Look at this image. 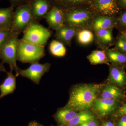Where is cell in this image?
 Masks as SVG:
<instances>
[{"instance_id": "1", "label": "cell", "mask_w": 126, "mask_h": 126, "mask_svg": "<svg viewBox=\"0 0 126 126\" xmlns=\"http://www.w3.org/2000/svg\"><path fill=\"white\" fill-rule=\"evenodd\" d=\"M104 84H83L76 85L70 90L66 107L77 112L91 110Z\"/></svg>"}, {"instance_id": "2", "label": "cell", "mask_w": 126, "mask_h": 126, "mask_svg": "<svg viewBox=\"0 0 126 126\" xmlns=\"http://www.w3.org/2000/svg\"><path fill=\"white\" fill-rule=\"evenodd\" d=\"M64 24L79 30L90 29L94 16V12L88 9L74 8L62 10Z\"/></svg>"}, {"instance_id": "3", "label": "cell", "mask_w": 126, "mask_h": 126, "mask_svg": "<svg viewBox=\"0 0 126 126\" xmlns=\"http://www.w3.org/2000/svg\"><path fill=\"white\" fill-rule=\"evenodd\" d=\"M45 56V46L36 45L19 39L17 46V60L21 63H38Z\"/></svg>"}, {"instance_id": "4", "label": "cell", "mask_w": 126, "mask_h": 126, "mask_svg": "<svg viewBox=\"0 0 126 126\" xmlns=\"http://www.w3.org/2000/svg\"><path fill=\"white\" fill-rule=\"evenodd\" d=\"M19 35L12 33L11 36L3 47L0 49V59L3 64H9L11 71L14 70L16 77L19 76L20 69L17 66V46Z\"/></svg>"}, {"instance_id": "5", "label": "cell", "mask_w": 126, "mask_h": 126, "mask_svg": "<svg viewBox=\"0 0 126 126\" xmlns=\"http://www.w3.org/2000/svg\"><path fill=\"white\" fill-rule=\"evenodd\" d=\"M21 39L36 45L45 46L52 35L49 29L44 27L39 22L34 21L28 26L23 32Z\"/></svg>"}, {"instance_id": "6", "label": "cell", "mask_w": 126, "mask_h": 126, "mask_svg": "<svg viewBox=\"0 0 126 126\" xmlns=\"http://www.w3.org/2000/svg\"><path fill=\"white\" fill-rule=\"evenodd\" d=\"M34 21L32 13L30 2L16 7L14 11L13 22L10 28L12 33L20 34Z\"/></svg>"}, {"instance_id": "7", "label": "cell", "mask_w": 126, "mask_h": 126, "mask_svg": "<svg viewBox=\"0 0 126 126\" xmlns=\"http://www.w3.org/2000/svg\"><path fill=\"white\" fill-rule=\"evenodd\" d=\"M122 103L116 100L97 97L91 110L100 117H107L113 115Z\"/></svg>"}, {"instance_id": "8", "label": "cell", "mask_w": 126, "mask_h": 126, "mask_svg": "<svg viewBox=\"0 0 126 126\" xmlns=\"http://www.w3.org/2000/svg\"><path fill=\"white\" fill-rule=\"evenodd\" d=\"M51 65L49 63H34L31 64L27 69L22 70L20 69L19 74L22 77L29 79L35 84H39L43 75L49 71Z\"/></svg>"}, {"instance_id": "9", "label": "cell", "mask_w": 126, "mask_h": 126, "mask_svg": "<svg viewBox=\"0 0 126 126\" xmlns=\"http://www.w3.org/2000/svg\"><path fill=\"white\" fill-rule=\"evenodd\" d=\"M91 5L98 15L113 16L119 11L116 0H93Z\"/></svg>"}, {"instance_id": "10", "label": "cell", "mask_w": 126, "mask_h": 126, "mask_svg": "<svg viewBox=\"0 0 126 126\" xmlns=\"http://www.w3.org/2000/svg\"><path fill=\"white\" fill-rule=\"evenodd\" d=\"M125 90L109 82L104 84L98 97L108 98L122 102L126 98Z\"/></svg>"}, {"instance_id": "11", "label": "cell", "mask_w": 126, "mask_h": 126, "mask_svg": "<svg viewBox=\"0 0 126 126\" xmlns=\"http://www.w3.org/2000/svg\"><path fill=\"white\" fill-rule=\"evenodd\" d=\"M30 3L34 20L38 22L44 19L53 6L51 0H31Z\"/></svg>"}, {"instance_id": "12", "label": "cell", "mask_w": 126, "mask_h": 126, "mask_svg": "<svg viewBox=\"0 0 126 126\" xmlns=\"http://www.w3.org/2000/svg\"><path fill=\"white\" fill-rule=\"evenodd\" d=\"M113 30V28H111L94 31L96 44L102 50H106L115 44Z\"/></svg>"}, {"instance_id": "13", "label": "cell", "mask_w": 126, "mask_h": 126, "mask_svg": "<svg viewBox=\"0 0 126 126\" xmlns=\"http://www.w3.org/2000/svg\"><path fill=\"white\" fill-rule=\"evenodd\" d=\"M44 18L50 28L56 31L64 25V18L63 11L53 5L45 16Z\"/></svg>"}, {"instance_id": "14", "label": "cell", "mask_w": 126, "mask_h": 126, "mask_svg": "<svg viewBox=\"0 0 126 126\" xmlns=\"http://www.w3.org/2000/svg\"><path fill=\"white\" fill-rule=\"evenodd\" d=\"M109 82L124 90H126V73L125 68L110 64Z\"/></svg>"}, {"instance_id": "15", "label": "cell", "mask_w": 126, "mask_h": 126, "mask_svg": "<svg viewBox=\"0 0 126 126\" xmlns=\"http://www.w3.org/2000/svg\"><path fill=\"white\" fill-rule=\"evenodd\" d=\"M117 25V19L113 16L97 15L94 16L90 29L94 31L97 30L111 29Z\"/></svg>"}, {"instance_id": "16", "label": "cell", "mask_w": 126, "mask_h": 126, "mask_svg": "<svg viewBox=\"0 0 126 126\" xmlns=\"http://www.w3.org/2000/svg\"><path fill=\"white\" fill-rule=\"evenodd\" d=\"M79 30L74 27L64 24L55 31L54 36L57 40L70 47L72 40L76 36Z\"/></svg>"}, {"instance_id": "17", "label": "cell", "mask_w": 126, "mask_h": 126, "mask_svg": "<svg viewBox=\"0 0 126 126\" xmlns=\"http://www.w3.org/2000/svg\"><path fill=\"white\" fill-rule=\"evenodd\" d=\"M12 71L7 72V77L0 85V99L8 94H11L15 90L16 82V76L12 74Z\"/></svg>"}, {"instance_id": "18", "label": "cell", "mask_w": 126, "mask_h": 126, "mask_svg": "<svg viewBox=\"0 0 126 126\" xmlns=\"http://www.w3.org/2000/svg\"><path fill=\"white\" fill-rule=\"evenodd\" d=\"M106 56L109 63L111 64L120 67L126 68V55L120 53L116 49L108 48L105 50Z\"/></svg>"}, {"instance_id": "19", "label": "cell", "mask_w": 126, "mask_h": 126, "mask_svg": "<svg viewBox=\"0 0 126 126\" xmlns=\"http://www.w3.org/2000/svg\"><path fill=\"white\" fill-rule=\"evenodd\" d=\"M78 112L65 106L64 107L58 109L53 116L59 126H61L66 124L70 121Z\"/></svg>"}, {"instance_id": "20", "label": "cell", "mask_w": 126, "mask_h": 126, "mask_svg": "<svg viewBox=\"0 0 126 126\" xmlns=\"http://www.w3.org/2000/svg\"><path fill=\"white\" fill-rule=\"evenodd\" d=\"M53 6L62 10L79 8L82 6L91 5L93 0H51Z\"/></svg>"}, {"instance_id": "21", "label": "cell", "mask_w": 126, "mask_h": 126, "mask_svg": "<svg viewBox=\"0 0 126 126\" xmlns=\"http://www.w3.org/2000/svg\"><path fill=\"white\" fill-rule=\"evenodd\" d=\"M97 116L91 110L79 112L66 124L58 126H78L89 120L96 118Z\"/></svg>"}, {"instance_id": "22", "label": "cell", "mask_w": 126, "mask_h": 126, "mask_svg": "<svg viewBox=\"0 0 126 126\" xmlns=\"http://www.w3.org/2000/svg\"><path fill=\"white\" fill-rule=\"evenodd\" d=\"M14 7L0 8V29H10L14 18Z\"/></svg>"}, {"instance_id": "23", "label": "cell", "mask_w": 126, "mask_h": 126, "mask_svg": "<svg viewBox=\"0 0 126 126\" xmlns=\"http://www.w3.org/2000/svg\"><path fill=\"white\" fill-rule=\"evenodd\" d=\"M87 59L93 65L106 64L110 65L106 56L105 50H95L93 51L87 56Z\"/></svg>"}, {"instance_id": "24", "label": "cell", "mask_w": 126, "mask_h": 126, "mask_svg": "<svg viewBox=\"0 0 126 126\" xmlns=\"http://www.w3.org/2000/svg\"><path fill=\"white\" fill-rule=\"evenodd\" d=\"M77 40L82 45H88L93 41L94 35L91 30L88 29L79 30L77 33Z\"/></svg>"}, {"instance_id": "25", "label": "cell", "mask_w": 126, "mask_h": 126, "mask_svg": "<svg viewBox=\"0 0 126 126\" xmlns=\"http://www.w3.org/2000/svg\"><path fill=\"white\" fill-rule=\"evenodd\" d=\"M49 50L52 55L58 57L65 56L67 52L63 44L58 40H53L51 41L49 46Z\"/></svg>"}, {"instance_id": "26", "label": "cell", "mask_w": 126, "mask_h": 126, "mask_svg": "<svg viewBox=\"0 0 126 126\" xmlns=\"http://www.w3.org/2000/svg\"><path fill=\"white\" fill-rule=\"evenodd\" d=\"M12 33L10 29H0V49L7 42Z\"/></svg>"}, {"instance_id": "27", "label": "cell", "mask_w": 126, "mask_h": 126, "mask_svg": "<svg viewBox=\"0 0 126 126\" xmlns=\"http://www.w3.org/2000/svg\"><path fill=\"white\" fill-rule=\"evenodd\" d=\"M115 44L114 48L126 55V41L120 36L118 38Z\"/></svg>"}, {"instance_id": "28", "label": "cell", "mask_w": 126, "mask_h": 126, "mask_svg": "<svg viewBox=\"0 0 126 126\" xmlns=\"http://www.w3.org/2000/svg\"><path fill=\"white\" fill-rule=\"evenodd\" d=\"M124 115H126V98L122 102L116 111L112 115V116L115 118Z\"/></svg>"}, {"instance_id": "29", "label": "cell", "mask_w": 126, "mask_h": 126, "mask_svg": "<svg viewBox=\"0 0 126 126\" xmlns=\"http://www.w3.org/2000/svg\"><path fill=\"white\" fill-rule=\"evenodd\" d=\"M11 6L14 7L25 4L30 2L31 0H9Z\"/></svg>"}, {"instance_id": "30", "label": "cell", "mask_w": 126, "mask_h": 126, "mask_svg": "<svg viewBox=\"0 0 126 126\" xmlns=\"http://www.w3.org/2000/svg\"><path fill=\"white\" fill-rule=\"evenodd\" d=\"M116 126H126V115H122L115 118Z\"/></svg>"}, {"instance_id": "31", "label": "cell", "mask_w": 126, "mask_h": 126, "mask_svg": "<svg viewBox=\"0 0 126 126\" xmlns=\"http://www.w3.org/2000/svg\"><path fill=\"white\" fill-rule=\"evenodd\" d=\"M118 23L121 26L126 27V12L122 14L117 19V24Z\"/></svg>"}, {"instance_id": "32", "label": "cell", "mask_w": 126, "mask_h": 126, "mask_svg": "<svg viewBox=\"0 0 126 126\" xmlns=\"http://www.w3.org/2000/svg\"><path fill=\"white\" fill-rule=\"evenodd\" d=\"M98 122L95 119L89 120L78 126H98Z\"/></svg>"}, {"instance_id": "33", "label": "cell", "mask_w": 126, "mask_h": 126, "mask_svg": "<svg viewBox=\"0 0 126 126\" xmlns=\"http://www.w3.org/2000/svg\"><path fill=\"white\" fill-rule=\"evenodd\" d=\"M27 126H45L35 121L30 122Z\"/></svg>"}, {"instance_id": "34", "label": "cell", "mask_w": 126, "mask_h": 126, "mask_svg": "<svg viewBox=\"0 0 126 126\" xmlns=\"http://www.w3.org/2000/svg\"><path fill=\"white\" fill-rule=\"evenodd\" d=\"M101 126H116L115 123L111 121L105 122Z\"/></svg>"}, {"instance_id": "35", "label": "cell", "mask_w": 126, "mask_h": 126, "mask_svg": "<svg viewBox=\"0 0 126 126\" xmlns=\"http://www.w3.org/2000/svg\"><path fill=\"white\" fill-rule=\"evenodd\" d=\"M0 72H5L6 73L7 72L4 66V64L2 63H0Z\"/></svg>"}, {"instance_id": "36", "label": "cell", "mask_w": 126, "mask_h": 126, "mask_svg": "<svg viewBox=\"0 0 126 126\" xmlns=\"http://www.w3.org/2000/svg\"><path fill=\"white\" fill-rule=\"evenodd\" d=\"M119 2L122 6L126 7V0H119Z\"/></svg>"}, {"instance_id": "37", "label": "cell", "mask_w": 126, "mask_h": 126, "mask_svg": "<svg viewBox=\"0 0 126 126\" xmlns=\"http://www.w3.org/2000/svg\"><path fill=\"white\" fill-rule=\"evenodd\" d=\"M120 36L122 37L123 39H124L126 41V33L125 32H122Z\"/></svg>"}, {"instance_id": "38", "label": "cell", "mask_w": 126, "mask_h": 126, "mask_svg": "<svg viewBox=\"0 0 126 126\" xmlns=\"http://www.w3.org/2000/svg\"><path fill=\"white\" fill-rule=\"evenodd\" d=\"M125 92H126V90H125Z\"/></svg>"}, {"instance_id": "39", "label": "cell", "mask_w": 126, "mask_h": 126, "mask_svg": "<svg viewBox=\"0 0 126 126\" xmlns=\"http://www.w3.org/2000/svg\"><path fill=\"white\" fill-rule=\"evenodd\" d=\"M125 32V33H126V32Z\"/></svg>"}]
</instances>
